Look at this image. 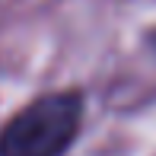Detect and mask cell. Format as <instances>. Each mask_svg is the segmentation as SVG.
Returning <instances> with one entry per match:
<instances>
[{
    "instance_id": "1",
    "label": "cell",
    "mask_w": 156,
    "mask_h": 156,
    "mask_svg": "<svg viewBox=\"0 0 156 156\" xmlns=\"http://www.w3.org/2000/svg\"><path fill=\"white\" fill-rule=\"evenodd\" d=\"M83 118L76 93H51L29 102L0 131V156H61L73 144Z\"/></svg>"
}]
</instances>
